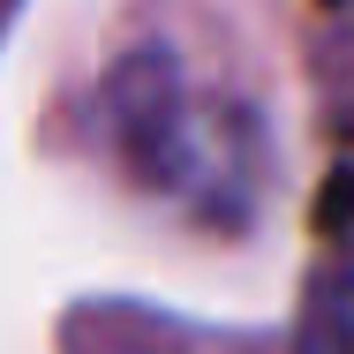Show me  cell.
Wrapping results in <instances>:
<instances>
[{
    "label": "cell",
    "mask_w": 354,
    "mask_h": 354,
    "mask_svg": "<svg viewBox=\"0 0 354 354\" xmlns=\"http://www.w3.org/2000/svg\"><path fill=\"white\" fill-rule=\"evenodd\" d=\"M294 354H354V241H339L309 272L301 317H294Z\"/></svg>",
    "instance_id": "2"
},
{
    "label": "cell",
    "mask_w": 354,
    "mask_h": 354,
    "mask_svg": "<svg viewBox=\"0 0 354 354\" xmlns=\"http://www.w3.org/2000/svg\"><path fill=\"white\" fill-rule=\"evenodd\" d=\"M106 129H113V151L129 158V174L143 189L174 196L181 212L218 218V226L257 212L264 158H272L264 121L241 98L196 83L174 53L143 46L106 75Z\"/></svg>",
    "instance_id": "1"
}]
</instances>
